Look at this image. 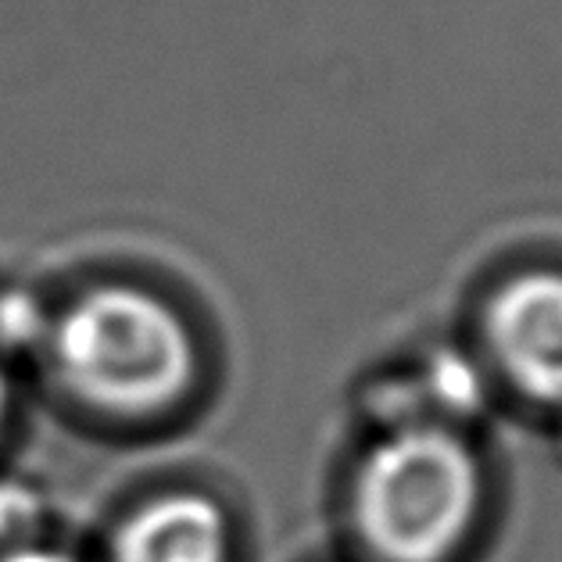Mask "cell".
<instances>
[{"label": "cell", "instance_id": "5", "mask_svg": "<svg viewBox=\"0 0 562 562\" xmlns=\"http://www.w3.org/2000/svg\"><path fill=\"white\" fill-rule=\"evenodd\" d=\"M427 394L448 427H456V419H470L487 405V380L465 355L441 351L427 366Z\"/></svg>", "mask_w": 562, "mask_h": 562}, {"label": "cell", "instance_id": "2", "mask_svg": "<svg viewBox=\"0 0 562 562\" xmlns=\"http://www.w3.org/2000/svg\"><path fill=\"white\" fill-rule=\"evenodd\" d=\"M65 387L104 413L147 416L183 397L198 351L180 312L140 286L108 283L76 297L50 337Z\"/></svg>", "mask_w": 562, "mask_h": 562}, {"label": "cell", "instance_id": "8", "mask_svg": "<svg viewBox=\"0 0 562 562\" xmlns=\"http://www.w3.org/2000/svg\"><path fill=\"white\" fill-rule=\"evenodd\" d=\"M8 405H11V387H8L4 366H0V427H4V419H8Z\"/></svg>", "mask_w": 562, "mask_h": 562}, {"label": "cell", "instance_id": "6", "mask_svg": "<svg viewBox=\"0 0 562 562\" xmlns=\"http://www.w3.org/2000/svg\"><path fill=\"white\" fill-rule=\"evenodd\" d=\"M44 502L19 480H0V552L44 541Z\"/></svg>", "mask_w": 562, "mask_h": 562}, {"label": "cell", "instance_id": "4", "mask_svg": "<svg viewBox=\"0 0 562 562\" xmlns=\"http://www.w3.org/2000/svg\"><path fill=\"white\" fill-rule=\"evenodd\" d=\"M108 562H233L229 516L201 491H166L122 519Z\"/></svg>", "mask_w": 562, "mask_h": 562}, {"label": "cell", "instance_id": "1", "mask_svg": "<svg viewBox=\"0 0 562 562\" xmlns=\"http://www.w3.org/2000/svg\"><path fill=\"white\" fill-rule=\"evenodd\" d=\"M484 509V465L445 419L394 423L351 480V527L376 562H448Z\"/></svg>", "mask_w": 562, "mask_h": 562}, {"label": "cell", "instance_id": "3", "mask_svg": "<svg viewBox=\"0 0 562 562\" xmlns=\"http://www.w3.org/2000/svg\"><path fill=\"white\" fill-rule=\"evenodd\" d=\"M487 351L516 394L562 408V272H519L491 297L484 315Z\"/></svg>", "mask_w": 562, "mask_h": 562}, {"label": "cell", "instance_id": "7", "mask_svg": "<svg viewBox=\"0 0 562 562\" xmlns=\"http://www.w3.org/2000/svg\"><path fill=\"white\" fill-rule=\"evenodd\" d=\"M0 562H83V559H76L72 552H65V548H58V544L33 541V544L8 548V552H0Z\"/></svg>", "mask_w": 562, "mask_h": 562}]
</instances>
